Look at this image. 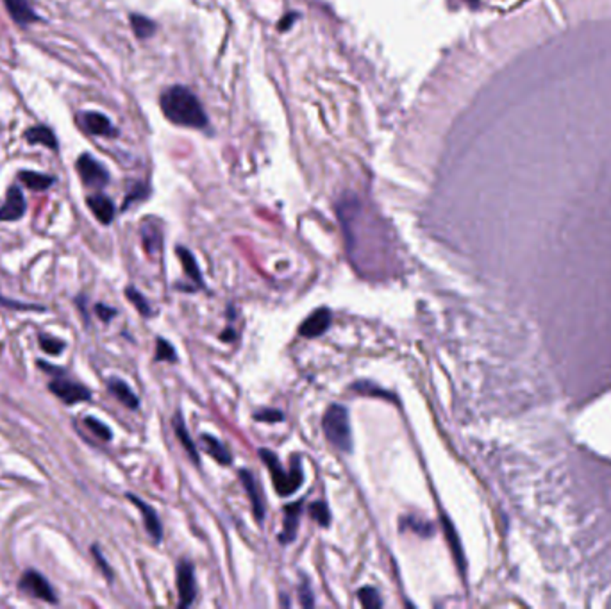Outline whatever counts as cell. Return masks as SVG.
Wrapping results in <instances>:
<instances>
[{
    "instance_id": "27",
    "label": "cell",
    "mask_w": 611,
    "mask_h": 609,
    "mask_svg": "<svg viewBox=\"0 0 611 609\" xmlns=\"http://www.w3.org/2000/svg\"><path fill=\"white\" fill-rule=\"evenodd\" d=\"M40 347L43 348V352H47L49 355H59L64 351L67 343L59 338H54L50 334H40Z\"/></svg>"
},
{
    "instance_id": "10",
    "label": "cell",
    "mask_w": 611,
    "mask_h": 609,
    "mask_svg": "<svg viewBox=\"0 0 611 609\" xmlns=\"http://www.w3.org/2000/svg\"><path fill=\"white\" fill-rule=\"evenodd\" d=\"M331 320H333L331 311L327 309V307H320V309L313 311V313L302 321V326L299 327V334L304 338L320 336V334H324L331 327Z\"/></svg>"
},
{
    "instance_id": "5",
    "label": "cell",
    "mask_w": 611,
    "mask_h": 609,
    "mask_svg": "<svg viewBox=\"0 0 611 609\" xmlns=\"http://www.w3.org/2000/svg\"><path fill=\"white\" fill-rule=\"evenodd\" d=\"M18 590L22 593L29 595V597L40 598L43 602H49V604H56L57 602L56 591L52 590L49 581L42 574H38L36 570H27V572L22 574L18 581Z\"/></svg>"
},
{
    "instance_id": "38",
    "label": "cell",
    "mask_w": 611,
    "mask_h": 609,
    "mask_svg": "<svg viewBox=\"0 0 611 609\" xmlns=\"http://www.w3.org/2000/svg\"><path fill=\"white\" fill-rule=\"evenodd\" d=\"M147 197V190H145V186H142V184H138V186L135 188V190L131 191V193L127 195V197H125V202H124V210H127L129 206H131L132 202H136V200H142V198H145Z\"/></svg>"
},
{
    "instance_id": "9",
    "label": "cell",
    "mask_w": 611,
    "mask_h": 609,
    "mask_svg": "<svg viewBox=\"0 0 611 609\" xmlns=\"http://www.w3.org/2000/svg\"><path fill=\"white\" fill-rule=\"evenodd\" d=\"M77 122H79V125L88 132V135L108 136V138L117 136V129H115V125H113L111 122H109L108 116H104L102 113H97V111L81 113Z\"/></svg>"
},
{
    "instance_id": "14",
    "label": "cell",
    "mask_w": 611,
    "mask_h": 609,
    "mask_svg": "<svg viewBox=\"0 0 611 609\" xmlns=\"http://www.w3.org/2000/svg\"><path fill=\"white\" fill-rule=\"evenodd\" d=\"M86 202L91 213L95 215V218H97L101 224H111L113 218H115V204H113L111 198L102 193H95L90 195V197L86 198Z\"/></svg>"
},
{
    "instance_id": "35",
    "label": "cell",
    "mask_w": 611,
    "mask_h": 609,
    "mask_svg": "<svg viewBox=\"0 0 611 609\" xmlns=\"http://www.w3.org/2000/svg\"><path fill=\"white\" fill-rule=\"evenodd\" d=\"M254 419L263 420V422H268V423H275V422H281L285 416H282V413L278 411V409H263V411L256 413Z\"/></svg>"
},
{
    "instance_id": "25",
    "label": "cell",
    "mask_w": 611,
    "mask_h": 609,
    "mask_svg": "<svg viewBox=\"0 0 611 609\" xmlns=\"http://www.w3.org/2000/svg\"><path fill=\"white\" fill-rule=\"evenodd\" d=\"M125 297H127V299L131 300L132 304H135V307L138 309L139 314H143V317H152V307H150L149 300H147L145 297H143L142 293H139L138 290L135 288V286H129V288H125Z\"/></svg>"
},
{
    "instance_id": "40",
    "label": "cell",
    "mask_w": 611,
    "mask_h": 609,
    "mask_svg": "<svg viewBox=\"0 0 611 609\" xmlns=\"http://www.w3.org/2000/svg\"><path fill=\"white\" fill-rule=\"evenodd\" d=\"M75 304H79V307H81V313H83L84 320H86V321H90V318H88V311H86V297H84V295L77 297V299H75Z\"/></svg>"
},
{
    "instance_id": "8",
    "label": "cell",
    "mask_w": 611,
    "mask_h": 609,
    "mask_svg": "<svg viewBox=\"0 0 611 609\" xmlns=\"http://www.w3.org/2000/svg\"><path fill=\"white\" fill-rule=\"evenodd\" d=\"M49 389L57 399L63 400L64 404H68V406L91 399V392L86 386L79 385V382L75 381H68V379L54 377L52 381L49 382Z\"/></svg>"
},
{
    "instance_id": "21",
    "label": "cell",
    "mask_w": 611,
    "mask_h": 609,
    "mask_svg": "<svg viewBox=\"0 0 611 609\" xmlns=\"http://www.w3.org/2000/svg\"><path fill=\"white\" fill-rule=\"evenodd\" d=\"M176 254H177V258L181 259V265H183L186 275L190 277V279H192L195 284H199V286H204L202 273H200L199 265H197V261H195V258H193L192 252L188 251V249H184V247H177Z\"/></svg>"
},
{
    "instance_id": "18",
    "label": "cell",
    "mask_w": 611,
    "mask_h": 609,
    "mask_svg": "<svg viewBox=\"0 0 611 609\" xmlns=\"http://www.w3.org/2000/svg\"><path fill=\"white\" fill-rule=\"evenodd\" d=\"M25 140L33 145H45L47 149L57 150V138L54 136L52 129L47 125H34L25 132Z\"/></svg>"
},
{
    "instance_id": "22",
    "label": "cell",
    "mask_w": 611,
    "mask_h": 609,
    "mask_svg": "<svg viewBox=\"0 0 611 609\" xmlns=\"http://www.w3.org/2000/svg\"><path fill=\"white\" fill-rule=\"evenodd\" d=\"M18 179L33 191H45L54 184V177L45 176V173L30 172V170H22L18 173Z\"/></svg>"
},
{
    "instance_id": "2",
    "label": "cell",
    "mask_w": 611,
    "mask_h": 609,
    "mask_svg": "<svg viewBox=\"0 0 611 609\" xmlns=\"http://www.w3.org/2000/svg\"><path fill=\"white\" fill-rule=\"evenodd\" d=\"M161 109L166 118L184 127L204 129L207 116L200 106L199 98L183 86H172L161 95Z\"/></svg>"
},
{
    "instance_id": "28",
    "label": "cell",
    "mask_w": 611,
    "mask_h": 609,
    "mask_svg": "<svg viewBox=\"0 0 611 609\" xmlns=\"http://www.w3.org/2000/svg\"><path fill=\"white\" fill-rule=\"evenodd\" d=\"M401 529H409V531H415L416 535L420 536H431L433 533L431 523L422 522V520L415 518V516H406V518H402Z\"/></svg>"
},
{
    "instance_id": "4",
    "label": "cell",
    "mask_w": 611,
    "mask_h": 609,
    "mask_svg": "<svg viewBox=\"0 0 611 609\" xmlns=\"http://www.w3.org/2000/svg\"><path fill=\"white\" fill-rule=\"evenodd\" d=\"M322 429L327 441L333 445L334 449L341 453H350L353 450V434H350L349 413L340 404H333L326 409L322 419Z\"/></svg>"
},
{
    "instance_id": "30",
    "label": "cell",
    "mask_w": 611,
    "mask_h": 609,
    "mask_svg": "<svg viewBox=\"0 0 611 609\" xmlns=\"http://www.w3.org/2000/svg\"><path fill=\"white\" fill-rule=\"evenodd\" d=\"M309 516L322 527H327L331 522V513L326 502H313V504H309Z\"/></svg>"
},
{
    "instance_id": "16",
    "label": "cell",
    "mask_w": 611,
    "mask_h": 609,
    "mask_svg": "<svg viewBox=\"0 0 611 609\" xmlns=\"http://www.w3.org/2000/svg\"><path fill=\"white\" fill-rule=\"evenodd\" d=\"M4 4L9 15H11V18L15 20L18 25H29V23L40 20V16L34 13V9L30 8L27 0H4Z\"/></svg>"
},
{
    "instance_id": "32",
    "label": "cell",
    "mask_w": 611,
    "mask_h": 609,
    "mask_svg": "<svg viewBox=\"0 0 611 609\" xmlns=\"http://www.w3.org/2000/svg\"><path fill=\"white\" fill-rule=\"evenodd\" d=\"M156 359L158 361H170L173 363L177 359L176 348L163 338H158V345H156Z\"/></svg>"
},
{
    "instance_id": "23",
    "label": "cell",
    "mask_w": 611,
    "mask_h": 609,
    "mask_svg": "<svg viewBox=\"0 0 611 609\" xmlns=\"http://www.w3.org/2000/svg\"><path fill=\"white\" fill-rule=\"evenodd\" d=\"M143 247H145L147 254H156L161 249V232L156 225L145 224L142 229Z\"/></svg>"
},
{
    "instance_id": "31",
    "label": "cell",
    "mask_w": 611,
    "mask_h": 609,
    "mask_svg": "<svg viewBox=\"0 0 611 609\" xmlns=\"http://www.w3.org/2000/svg\"><path fill=\"white\" fill-rule=\"evenodd\" d=\"M84 426H86L88 429H90L91 433L95 434V436L101 438V440L109 441L113 438L111 429H109V427L105 426V423H102L101 420L93 419V416H86V419H84Z\"/></svg>"
},
{
    "instance_id": "3",
    "label": "cell",
    "mask_w": 611,
    "mask_h": 609,
    "mask_svg": "<svg viewBox=\"0 0 611 609\" xmlns=\"http://www.w3.org/2000/svg\"><path fill=\"white\" fill-rule=\"evenodd\" d=\"M259 457L263 460V463L268 467V472L272 475V481H274V488L281 497H288V495L295 494L304 482V474L302 468H300V457L293 456L292 457V468L290 472L282 470L281 463H279L278 456H275L272 450L261 449L259 450Z\"/></svg>"
},
{
    "instance_id": "33",
    "label": "cell",
    "mask_w": 611,
    "mask_h": 609,
    "mask_svg": "<svg viewBox=\"0 0 611 609\" xmlns=\"http://www.w3.org/2000/svg\"><path fill=\"white\" fill-rule=\"evenodd\" d=\"M299 595H300V604H302L304 608H313V605H315V598H313V591L308 581H304V583L300 584Z\"/></svg>"
},
{
    "instance_id": "37",
    "label": "cell",
    "mask_w": 611,
    "mask_h": 609,
    "mask_svg": "<svg viewBox=\"0 0 611 609\" xmlns=\"http://www.w3.org/2000/svg\"><path fill=\"white\" fill-rule=\"evenodd\" d=\"M95 313H97V317L101 318L102 321H105V324H108L111 318L117 317V309L105 306V304H97V306H95Z\"/></svg>"
},
{
    "instance_id": "26",
    "label": "cell",
    "mask_w": 611,
    "mask_h": 609,
    "mask_svg": "<svg viewBox=\"0 0 611 609\" xmlns=\"http://www.w3.org/2000/svg\"><path fill=\"white\" fill-rule=\"evenodd\" d=\"M131 25L135 29V34L138 38H149L154 34L156 25L152 20L145 18L142 15H131Z\"/></svg>"
},
{
    "instance_id": "39",
    "label": "cell",
    "mask_w": 611,
    "mask_h": 609,
    "mask_svg": "<svg viewBox=\"0 0 611 609\" xmlns=\"http://www.w3.org/2000/svg\"><path fill=\"white\" fill-rule=\"evenodd\" d=\"M38 367L42 368L43 372H49V374H52V375H63L64 374L63 368H54L52 365H49V363H45V361H38Z\"/></svg>"
},
{
    "instance_id": "20",
    "label": "cell",
    "mask_w": 611,
    "mask_h": 609,
    "mask_svg": "<svg viewBox=\"0 0 611 609\" xmlns=\"http://www.w3.org/2000/svg\"><path fill=\"white\" fill-rule=\"evenodd\" d=\"M200 441H202L206 453L210 454L215 461H218L220 465H231L233 457H231V454H229V450L225 449V445L222 443V441H218L217 438H213L211 434H202Z\"/></svg>"
},
{
    "instance_id": "36",
    "label": "cell",
    "mask_w": 611,
    "mask_h": 609,
    "mask_svg": "<svg viewBox=\"0 0 611 609\" xmlns=\"http://www.w3.org/2000/svg\"><path fill=\"white\" fill-rule=\"evenodd\" d=\"M0 304H2V306L13 307V309H18V311H45V307L43 306H34V304H20V302H15V300H6L2 295H0Z\"/></svg>"
},
{
    "instance_id": "6",
    "label": "cell",
    "mask_w": 611,
    "mask_h": 609,
    "mask_svg": "<svg viewBox=\"0 0 611 609\" xmlns=\"http://www.w3.org/2000/svg\"><path fill=\"white\" fill-rule=\"evenodd\" d=\"M75 169H77V173H79L84 186L102 188L108 184L109 181L108 170H105L97 159H93L90 154H83V156H79V159H77V163H75Z\"/></svg>"
},
{
    "instance_id": "34",
    "label": "cell",
    "mask_w": 611,
    "mask_h": 609,
    "mask_svg": "<svg viewBox=\"0 0 611 609\" xmlns=\"http://www.w3.org/2000/svg\"><path fill=\"white\" fill-rule=\"evenodd\" d=\"M91 554H93L95 561H97V564H98V567H101V570H102V574H104V576H105V579H108V581H113V572H111V568H109L108 561H105V559H104V556H102L101 549H98L97 545H93V547H91Z\"/></svg>"
},
{
    "instance_id": "19",
    "label": "cell",
    "mask_w": 611,
    "mask_h": 609,
    "mask_svg": "<svg viewBox=\"0 0 611 609\" xmlns=\"http://www.w3.org/2000/svg\"><path fill=\"white\" fill-rule=\"evenodd\" d=\"M173 431H176L177 438H179L181 445L184 447V450H186V454L190 456V460H193V463L199 465L200 463L199 453H197L195 443H193L192 438H190V434H188V429H186V426H184V420H183V415H181V413H177V415L173 416Z\"/></svg>"
},
{
    "instance_id": "1",
    "label": "cell",
    "mask_w": 611,
    "mask_h": 609,
    "mask_svg": "<svg viewBox=\"0 0 611 609\" xmlns=\"http://www.w3.org/2000/svg\"><path fill=\"white\" fill-rule=\"evenodd\" d=\"M341 227L346 232L347 254L358 270L368 275L370 270L388 268L392 261V243L388 232L381 227L377 218L368 213L356 198H347L340 207Z\"/></svg>"
},
{
    "instance_id": "17",
    "label": "cell",
    "mask_w": 611,
    "mask_h": 609,
    "mask_svg": "<svg viewBox=\"0 0 611 609\" xmlns=\"http://www.w3.org/2000/svg\"><path fill=\"white\" fill-rule=\"evenodd\" d=\"M108 389L111 392V395L117 397V400H120L125 408L129 409H138L139 408V400L136 397V393L132 392L131 386L127 382H124L118 377H111L108 381Z\"/></svg>"
},
{
    "instance_id": "7",
    "label": "cell",
    "mask_w": 611,
    "mask_h": 609,
    "mask_svg": "<svg viewBox=\"0 0 611 609\" xmlns=\"http://www.w3.org/2000/svg\"><path fill=\"white\" fill-rule=\"evenodd\" d=\"M177 590H179L181 608H188L195 602V570H193V564L186 559H181L177 564Z\"/></svg>"
},
{
    "instance_id": "15",
    "label": "cell",
    "mask_w": 611,
    "mask_h": 609,
    "mask_svg": "<svg viewBox=\"0 0 611 609\" xmlns=\"http://www.w3.org/2000/svg\"><path fill=\"white\" fill-rule=\"evenodd\" d=\"M302 502H295V504H290L285 508V525H282V531L279 533V542L282 545L286 543H292L297 536V529H299V520L300 513H302Z\"/></svg>"
},
{
    "instance_id": "11",
    "label": "cell",
    "mask_w": 611,
    "mask_h": 609,
    "mask_svg": "<svg viewBox=\"0 0 611 609\" xmlns=\"http://www.w3.org/2000/svg\"><path fill=\"white\" fill-rule=\"evenodd\" d=\"M27 204L20 188L11 186L8 190L6 202L0 207V222H15L25 215Z\"/></svg>"
},
{
    "instance_id": "13",
    "label": "cell",
    "mask_w": 611,
    "mask_h": 609,
    "mask_svg": "<svg viewBox=\"0 0 611 609\" xmlns=\"http://www.w3.org/2000/svg\"><path fill=\"white\" fill-rule=\"evenodd\" d=\"M240 481L241 484H244L245 491H247L249 501H251V506H252V513H254L256 520H258V522H263V520H265V504H263L261 491H259L258 482H256L252 472L240 470Z\"/></svg>"
},
{
    "instance_id": "12",
    "label": "cell",
    "mask_w": 611,
    "mask_h": 609,
    "mask_svg": "<svg viewBox=\"0 0 611 609\" xmlns=\"http://www.w3.org/2000/svg\"><path fill=\"white\" fill-rule=\"evenodd\" d=\"M127 499L132 502V504L136 506V508L139 509V513H142L143 516V522H145V529L147 533H149L150 536H152V540H154L156 543L161 542L163 538V525L161 522H159V516L158 513L152 509V506H149L147 502H143L142 499H138L136 495L127 494Z\"/></svg>"
},
{
    "instance_id": "24",
    "label": "cell",
    "mask_w": 611,
    "mask_h": 609,
    "mask_svg": "<svg viewBox=\"0 0 611 609\" xmlns=\"http://www.w3.org/2000/svg\"><path fill=\"white\" fill-rule=\"evenodd\" d=\"M353 389L354 392L361 393V395H365V397H379V399H384V400H395L394 393L384 392V389H381L379 386L372 385V382H368V381L356 382V385H353Z\"/></svg>"
},
{
    "instance_id": "29",
    "label": "cell",
    "mask_w": 611,
    "mask_h": 609,
    "mask_svg": "<svg viewBox=\"0 0 611 609\" xmlns=\"http://www.w3.org/2000/svg\"><path fill=\"white\" fill-rule=\"evenodd\" d=\"M358 597H360V602L363 604V608L377 609V608H381V605H383L381 595L377 593V590H374V588H370V586L361 588L360 593H358Z\"/></svg>"
}]
</instances>
